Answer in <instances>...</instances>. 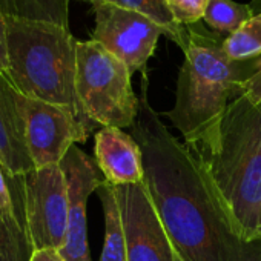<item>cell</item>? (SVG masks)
<instances>
[{"label":"cell","mask_w":261,"mask_h":261,"mask_svg":"<svg viewBox=\"0 0 261 261\" xmlns=\"http://www.w3.org/2000/svg\"><path fill=\"white\" fill-rule=\"evenodd\" d=\"M31 261H66L59 249L54 247H45V249H36Z\"/></svg>","instance_id":"22"},{"label":"cell","mask_w":261,"mask_h":261,"mask_svg":"<svg viewBox=\"0 0 261 261\" xmlns=\"http://www.w3.org/2000/svg\"><path fill=\"white\" fill-rule=\"evenodd\" d=\"M34 250L25 175L10 172L0 162V261H31Z\"/></svg>","instance_id":"11"},{"label":"cell","mask_w":261,"mask_h":261,"mask_svg":"<svg viewBox=\"0 0 261 261\" xmlns=\"http://www.w3.org/2000/svg\"><path fill=\"white\" fill-rule=\"evenodd\" d=\"M95 27L92 40L123 62L130 74L146 77L149 59L154 56L163 31L148 17L111 4L92 5Z\"/></svg>","instance_id":"6"},{"label":"cell","mask_w":261,"mask_h":261,"mask_svg":"<svg viewBox=\"0 0 261 261\" xmlns=\"http://www.w3.org/2000/svg\"><path fill=\"white\" fill-rule=\"evenodd\" d=\"M69 2L71 0H0V11L7 16L69 27Z\"/></svg>","instance_id":"16"},{"label":"cell","mask_w":261,"mask_h":261,"mask_svg":"<svg viewBox=\"0 0 261 261\" xmlns=\"http://www.w3.org/2000/svg\"><path fill=\"white\" fill-rule=\"evenodd\" d=\"M60 166L66 175L69 191L66 243L60 252L66 261H92L88 244L86 206L89 195L95 192L103 181V178H100V169L97 162L75 145L60 162Z\"/></svg>","instance_id":"10"},{"label":"cell","mask_w":261,"mask_h":261,"mask_svg":"<svg viewBox=\"0 0 261 261\" xmlns=\"http://www.w3.org/2000/svg\"><path fill=\"white\" fill-rule=\"evenodd\" d=\"M0 74H8V36L7 14L0 11Z\"/></svg>","instance_id":"21"},{"label":"cell","mask_w":261,"mask_h":261,"mask_svg":"<svg viewBox=\"0 0 261 261\" xmlns=\"http://www.w3.org/2000/svg\"><path fill=\"white\" fill-rule=\"evenodd\" d=\"M27 142L34 168L60 165L75 143H85L89 129L69 108L25 97Z\"/></svg>","instance_id":"9"},{"label":"cell","mask_w":261,"mask_h":261,"mask_svg":"<svg viewBox=\"0 0 261 261\" xmlns=\"http://www.w3.org/2000/svg\"><path fill=\"white\" fill-rule=\"evenodd\" d=\"M0 162L16 175L36 169L27 142L25 95L0 74Z\"/></svg>","instance_id":"12"},{"label":"cell","mask_w":261,"mask_h":261,"mask_svg":"<svg viewBox=\"0 0 261 261\" xmlns=\"http://www.w3.org/2000/svg\"><path fill=\"white\" fill-rule=\"evenodd\" d=\"M255 16L250 4H238L233 0H209L203 22L217 34H232L246 20Z\"/></svg>","instance_id":"18"},{"label":"cell","mask_w":261,"mask_h":261,"mask_svg":"<svg viewBox=\"0 0 261 261\" xmlns=\"http://www.w3.org/2000/svg\"><path fill=\"white\" fill-rule=\"evenodd\" d=\"M250 7H252V10L255 11V14H256V13H261V0H252V2H250Z\"/></svg>","instance_id":"23"},{"label":"cell","mask_w":261,"mask_h":261,"mask_svg":"<svg viewBox=\"0 0 261 261\" xmlns=\"http://www.w3.org/2000/svg\"><path fill=\"white\" fill-rule=\"evenodd\" d=\"M241 95L255 105H261V57L256 59L255 71L241 83Z\"/></svg>","instance_id":"20"},{"label":"cell","mask_w":261,"mask_h":261,"mask_svg":"<svg viewBox=\"0 0 261 261\" xmlns=\"http://www.w3.org/2000/svg\"><path fill=\"white\" fill-rule=\"evenodd\" d=\"M105 215V243L100 261H127L126 238L115 188L106 180L97 189Z\"/></svg>","instance_id":"14"},{"label":"cell","mask_w":261,"mask_h":261,"mask_svg":"<svg viewBox=\"0 0 261 261\" xmlns=\"http://www.w3.org/2000/svg\"><path fill=\"white\" fill-rule=\"evenodd\" d=\"M120 204L127 261H181L145 183L114 186Z\"/></svg>","instance_id":"8"},{"label":"cell","mask_w":261,"mask_h":261,"mask_svg":"<svg viewBox=\"0 0 261 261\" xmlns=\"http://www.w3.org/2000/svg\"><path fill=\"white\" fill-rule=\"evenodd\" d=\"M198 25V23H197ZM188 27L189 39L177 79L175 103L166 117L188 146L206 142L218 127L230 101L241 95V83L255 71L256 59L230 60L220 34Z\"/></svg>","instance_id":"3"},{"label":"cell","mask_w":261,"mask_h":261,"mask_svg":"<svg viewBox=\"0 0 261 261\" xmlns=\"http://www.w3.org/2000/svg\"><path fill=\"white\" fill-rule=\"evenodd\" d=\"M27 214L34 249L62 250L66 243L69 191L60 165L33 169L25 174Z\"/></svg>","instance_id":"7"},{"label":"cell","mask_w":261,"mask_h":261,"mask_svg":"<svg viewBox=\"0 0 261 261\" xmlns=\"http://www.w3.org/2000/svg\"><path fill=\"white\" fill-rule=\"evenodd\" d=\"M221 48L233 62H249L261 57V13H256L235 33L226 36Z\"/></svg>","instance_id":"17"},{"label":"cell","mask_w":261,"mask_h":261,"mask_svg":"<svg viewBox=\"0 0 261 261\" xmlns=\"http://www.w3.org/2000/svg\"><path fill=\"white\" fill-rule=\"evenodd\" d=\"M95 162L112 186L139 185L145 180L143 154L137 140L120 127H100L95 133Z\"/></svg>","instance_id":"13"},{"label":"cell","mask_w":261,"mask_h":261,"mask_svg":"<svg viewBox=\"0 0 261 261\" xmlns=\"http://www.w3.org/2000/svg\"><path fill=\"white\" fill-rule=\"evenodd\" d=\"M247 241L258 240L261 221V105L244 95L227 106L215 133L189 146Z\"/></svg>","instance_id":"2"},{"label":"cell","mask_w":261,"mask_h":261,"mask_svg":"<svg viewBox=\"0 0 261 261\" xmlns=\"http://www.w3.org/2000/svg\"><path fill=\"white\" fill-rule=\"evenodd\" d=\"M129 68L95 40L77 42L75 92L85 117L101 127H130L139 114V95Z\"/></svg>","instance_id":"5"},{"label":"cell","mask_w":261,"mask_h":261,"mask_svg":"<svg viewBox=\"0 0 261 261\" xmlns=\"http://www.w3.org/2000/svg\"><path fill=\"white\" fill-rule=\"evenodd\" d=\"M258 240H261V221H259V229H258Z\"/></svg>","instance_id":"24"},{"label":"cell","mask_w":261,"mask_h":261,"mask_svg":"<svg viewBox=\"0 0 261 261\" xmlns=\"http://www.w3.org/2000/svg\"><path fill=\"white\" fill-rule=\"evenodd\" d=\"M86 2L91 5L111 4L130 11H136L152 20L155 25H159L163 31V36L172 40L181 51H185L188 45V39H189L188 28L177 23L166 0H86Z\"/></svg>","instance_id":"15"},{"label":"cell","mask_w":261,"mask_h":261,"mask_svg":"<svg viewBox=\"0 0 261 261\" xmlns=\"http://www.w3.org/2000/svg\"><path fill=\"white\" fill-rule=\"evenodd\" d=\"M8 77L28 98L69 108L89 129L75 92L77 42L69 27L7 16Z\"/></svg>","instance_id":"4"},{"label":"cell","mask_w":261,"mask_h":261,"mask_svg":"<svg viewBox=\"0 0 261 261\" xmlns=\"http://www.w3.org/2000/svg\"><path fill=\"white\" fill-rule=\"evenodd\" d=\"M146 85L143 77L130 136L143 154V183L181 261H261V241L241 237L197 154L149 105Z\"/></svg>","instance_id":"1"},{"label":"cell","mask_w":261,"mask_h":261,"mask_svg":"<svg viewBox=\"0 0 261 261\" xmlns=\"http://www.w3.org/2000/svg\"><path fill=\"white\" fill-rule=\"evenodd\" d=\"M177 23L188 28L203 20L209 0H166Z\"/></svg>","instance_id":"19"},{"label":"cell","mask_w":261,"mask_h":261,"mask_svg":"<svg viewBox=\"0 0 261 261\" xmlns=\"http://www.w3.org/2000/svg\"><path fill=\"white\" fill-rule=\"evenodd\" d=\"M82 2H86V0H82Z\"/></svg>","instance_id":"25"}]
</instances>
